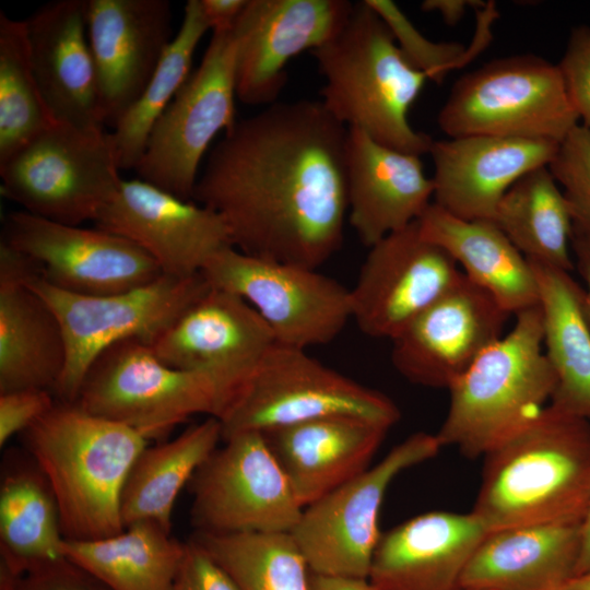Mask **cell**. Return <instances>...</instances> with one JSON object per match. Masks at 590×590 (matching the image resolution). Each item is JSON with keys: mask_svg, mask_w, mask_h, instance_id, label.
<instances>
[{"mask_svg": "<svg viewBox=\"0 0 590 590\" xmlns=\"http://www.w3.org/2000/svg\"><path fill=\"white\" fill-rule=\"evenodd\" d=\"M346 137L320 101L271 104L225 132L192 199L223 219L237 250L318 269L343 241Z\"/></svg>", "mask_w": 590, "mask_h": 590, "instance_id": "6da1fadb", "label": "cell"}, {"mask_svg": "<svg viewBox=\"0 0 590 590\" xmlns=\"http://www.w3.org/2000/svg\"><path fill=\"white\" fill-rule=\"evenodd\" d=\"M590 499V422L547 404L484 456L472 512L488 532L581 522Z\"/></svg>", "mask_w": 590, "mask_h": 590, "instance_id": "7a4b0ae2", "label": "cell"}, {"mask_svg": "<svg viewBox=\"0 0 590 590\" xmlns=\"http://www.w3.org/2000/svg\"><path fill=\"white\" fill-rule=\"evenodd\" d=\"M21 436L23 448L54 491L66 540H98L125 529L122 488L132 463L150 441L75 402L58 400Z\"/></svg>", "mask_w": 590, "mask_h": 590, "instance_id": "3957f363", "label": "cell"}, {"mask_svg": "<svg viewBox=\"0 0 590 590\" xmlns=\"http://www.w3.org/2000/svg\"><path fill=\"white\" fill-rule=\"evenodd\" d=\"M311 54L324 80L320 102L338 121L394 150L418 156L429 152L434 140L409 121L428 79L405 59L365 0L355 3L339 33Z\"/></svg>", "mask_w": 590, "mask_h": 590, "instance_id": "277c9868", "label": "cell"}, {"mask_svg": "<svg viewBox=\"0 0 590 590\" xmlns=\"http://www.w3.org/2000/svg\"><path fill=\"white\" fill-rule=\"evenodd\" d=\"M510 331L488 346L448 389L447 415L436 433L441 446L485 456L545 406L556 388L544 353L540 306L520 311Z\"/></svg>", "mask_w": 590, "mask_h": 590, "instance_id": "5b68a950", "label": "cell"}, {"mask_svg": "<svg viewBox=\"0 0 590 590\" xmlns=\"http://www.w3.org/2000/svg\"><path fill=\"white\" fill-rule=\"evenodd\" d=\"M110 133L57 122L0 163L1 193L33 215L80 226L119 192Z\"/></svg>", "mask_w": 590, "mask_h": 590, "instance_id": "8992f818", "label": "cell"}, {"mask_svg": "<svg viewBox=\"0 0 590 590\" xmlns=\"http://www.w3.org/2000/svg\"><path fill=\"white\" fill-rule=\"evenodd\" d=\"M578 121L558 64L534 55L495 59L467 73L437 117L449 138L486 134L557 143Z\"/></svg>", "mask_w": 590, "mask_h": 590, "instance_id": "52a82bcc", "label": "cell"}, {"mask_svg": "<svg viewBox=\"0 0 590 590\" xmlns=\"http://www.w3.org/2000/svg\"><path fill=\"white\" fill-rule=\"evenodd\" d=\"M28 285L54 309L67 347L62 375L54 389L58 401L74 402L86 371L109 346L129 339L152 345L210 287L201 273L161 275L128 291L81 295L59 290L33 270Z\"/></svg>", "mask_w": 590, "mask_h": 590, "instance_id": "ba28073f", "label": "cell"}, {"mask_svg": "<svg viewBox=\"0 0 590 590\" xmlns=\"http://www.w3.org/2000/svg\"><path fill=\"white\" fill-rule=\"evenodd\" d=\"M74 402L150 442L165 440L192 415L219 418L223 406L210 376L165 364L150 344L137 339L109 346L94 361Z\"/></svg>", "mask_w": 590, "mask_h": 590, "instance_id": "9c48e42d", "label": "cell"}, {"mask_svg": "<svg viewBox=\"0 0 590 590\" xmlns=\"http://www.w3.org/2000/svg\"><path fill=\"white\" fill-rule=\"evenodd\" d=\"M327 416H355L391 428L398 406L384 393L323 365L306 350L275 343L219 418L222 440Z\"/></svg>", "mask_w": 590, "mask_h": 590, "instance_id": "30bf717a", "label": "cell"}, {"mask_svg": "<svg viewBox=\"0 0 590 590\" xmlns=\"http://www.w3.org/2000/svg\"><path fill=\"white\" fill-rule=\"evenodd\" d=\"M235 27L212 33L197 70L155 122L135 167L140 179L192 199L199 166L214 137L235 123Z\"/></svg>", "mask_w": 590, "mask_h": 590, "instance_id": "8fae6325", "label": "cell"}, {"mask_svg": "<svg viewBox=\"0 0 590 590\" xmlns=\"http://www.w3.org/2000/svg\"><path fill=\"white\" fill-rule=\"evenodd\" d=\"M441 447L436 434L415 433L376 465L305 507L290 533L310 571L368 579L388 487L403 471L434 458Z\"/></svg>", "mask_w": 590, "mask_h": 590, "instance_id": "7c38bea8", "label": "cell"}, {"mask_svg": "<svg viewBox=\"0 0 590 590\" xmlns=\"http://www.w3.org/2000/svg\"><path fill=\"white\" fill-rule=\"evenodd\" d=\"M201 274L210 286L247 302L282 345L306 350L327 344L352 319L350 290L317 269L252 257L228 246Z\"/></svg>", "mask_w": 590, "mask_h": 590, "instance_id": "4fadbf2b", "label": "cell"}, {"mask_svg": "<svg viewBox=\"0 0 590 590\" xmlns=\"http://www.w3.org/2000/svg\"><path fill=\"white\" fill-rule=\"evenodd\" d=\"M223 441L187 486L194 532H291L304 508L263 435L241 432Z\"/></svg>", "mask_w": 590, "mask_h": 590, "instance_id": "5bb4252c", "label": "cell"}, {"mask_svg": "<svg viewBox=\"0 0 590 590\" xmlns=\"http://www.w3.org/2000/svg\"><path fill=\"white\" fill-rule=\"evenodd\" d=\"M1 240L31 261L44 281L70 293H119L163 275L144 250L119 235L57 223L26 211L9 214Z\"/></svg>", "mask_w": 590, "mask_h": 590, "instance_id": "9a60e30c", "label": "cell"}, {"mask_svg": "<svg viewBox=\"0 0 590 590\" xmlns=\"http://www.w3.org/2000/svg\"><path fill=\"white\" fill-rule=\"evenodd\" d=\"M462 276L416 221L369 247L350 290L352 319L363 333L392 341Z\"/></svg>", "mask_w": 590, "mask_h": 590, "instance_id": "2e32d148", "label": "cell"}, {"mask_svg": "<svg viewBox=\"0 0 590 590\" xmlns=\"http://www.w3.org/2000/svg\"><path fill=\"white\" fill-rule=\"evenodd\" d=\"M275 343L247 302L210 286L151 346L165 364L216 382L220 418Z\"/></svg>", "mask_w": 590, "mask_h": 590, "instance_id": "e0dca14e", "label": "cell"}, {"mask_svg": "<svg viewBox=\"0 0 590 590\" xmlns=\"http://www.w3.org/2000/svg\"><path fill=\"white\" fill-rule=\"evenodd\" d=\"M354 5L347 0H248L235 25L237 98L247 105L276 103L290 60L331 40Z\"/></svg>", "mask_w": 590, "mask_h": 590, "instance_id": "ac0fdd59", "label": "cell"}, {"mask_svg": "<svg viewBox=\"0 0 590 590\" xmlns=\"http://www.w3.org/2000/svg\"><path fill=\"white\" fill-rule=\"evenodd\" d=\"M511 315L464 274L392 340L391 361L409 381L447 388L504 335Z\"/></svg>", "mask_w": 590, "mask_h": 590, "instance_id": "d6986e66", "label": "cell"}, {"mask_svg": "<svg viewBox=\"0 0 590 590\" xmlns=\"http://www.w3.org/2000/svg\"><path fill=\"white\" fill-rule=\"evenodd\" d=\"M95 225L135 244L164 275L175 278L201 273L215 253L232 246L223 219L213 210L140 178L122 181Z\"/></svg>", "mask_w": 590, "mask_h": 590, "instance_id": "ffe728a7", "label": "cell"}, {"mask_svg": "<svg viewBox=\"0 0 590 590\" xmlns=\"http://www.w3.org/2000/svg\"><path fill=\"white\" fill-rule=\"evenodd\" d=\"M87 38L105 123L140 96L172 37L168 0H87Z\"/></svg>", "mask_w": 590, "mask_h": 590, "instance_id": "44dd1931", "label": "cell"}, {"mask_svg": "<svg viewBox=\"0 0 590 590\" xmlns=\"http://www.w3.org/2000/svg\"><path fill=\"white\" fill-rule=\"evenodd\" d=\"M559 143L474 134L433 141L434 203L467 221H494L508 189L534 168L548 166Z\"/></svg>", "mask_w": 590, "mask_h": 590, "instance_id": "7402d4cb", "label": "cell"}, {"mask_svg": "<svg viewBox=\"0 0 590 590\" xmlns=\"http://www.w3.org/2000/svg\"><path fill=\"white\" fill-rule=\"evenodd\" d=\"M345 170L347 221L367 247L418 221L432 204L434 184L420 156L356 128H347Z\"/></svg>", "mask_w": 590, "mask_h": 590, "instance_id": "603a6c76", "label": "cell"}, {"mask_svg": "<svg viewBox=\"0 0 590 590\" xmlns=\"http://www.w3.org/2000/svg\"><path fill=\"white\" fill-rule=\"evenodd\" d=\"M87 0H58L25 20L31 58L55 120L103 128L97 74L87 38Z\"/></svg>", "mask_w": 590, "mask_h": 590, "instance_id": "cb8c5ba5", "label": "cell"}, {"mask_svg": "<svg viewBox=\"0 0 590 590\" xmlns=\"http://www.w3.org/2000/svg\"><path fill=\"white\" fill-rule=\"evenodd\" d=\"M487 533L472 511L418 515L381 534L368 581L376 590H458Z\"/></svg>", "mask_w": 590, "mask_h": 590, "instance_id": "d4e9b609", "label": "cell"}, {"mask_svg": "<svg viewBox=\"0 0 590 590\" xmlns=\"http://www.w3.org/2000/svg\"><path fill=\"white\" fill-rule=\"evenodd\" d=\"M31 261L0 241V393L19 389L54 392L66 365L59 318L27 283Z\"/></svg>", "mask_w": 590, "mask_h": 590, "instance_id": "484cf974", "label": "cell"}, {"mask_svg": "<svg viewBox=\"0 0 590 590\" xmlns=\"http://www.w3.org/2000/svg\"><path fill=\"white\" fill-rule=\"evenodd\" d=\"M390 428L327 416L261 433L303 508L369 468Z\"/></svg>", "mask_w": 590, "mask_h": 590, "instance_id": "4316f807", "label": "cell"}, {"mask_svg": "<svg viewBox=\"0 0 590 590\" xmlns=\"http://www.w3.org/2000/svg\"><path fill=\"white\" fill-rule=\"evenodd\" d=\"M581 522H548L488 532L458 590H559L575 577Z\"/></svg>", "mask_w": 590, "mask_h": 590, "instance_id": "83f0119b", "label": "cell"}, {"mask_svg": "<svg viewBox=\"0 0 590 590\" xmlns=\"http://www.w3.org/2000/svg\"><path fill=\"white\" fill-rule=\"evenodd\" d=\"M417 223L427 239L442 247L462 273L510 315L539 305L530 261L494 221L462 220L432 202Z\"/></svg>", "mask_w": 590, "mask_h": 590, "instance_id": "f1b7e54d", "label": "cell"}, {"mask_svg": "<svg viewBox=\"0 0 590 590\" xmlns=\"http://www.w3.org/2000/svg\"><path fill=\"white\" fill-rule=\"evenodd\" d=\"M59 507L34 458L9 448L0 475V564L16 575L63 557Z\"/></svg>", "mask_w": 590, "mask_h": 590, "instance_id": "f546056e", "label": "cell"}, {"mask_svg": "<svg viewBox=\"0 0 590 590\" xmlns=\"http://www.w3.org/2000/svg\"><path fill=\"white\" fill-rule=\"evenodd\" d=\"M539 287L544 353L555 373L550 405L590 422V310L570 272L530 261Z\"/></svg>", "mask_w": 590, "mask_h": 590, "instance_id": "4dcf8cb0", "label": "cell"}, {"mask_svg": "<svg viewBox=\"0 0 590 590\" xmlns=\"http://www.w3.org/2000/svg\"><path fill=\"white\" fill-rule=\"evenodd\" d=\"M221 440V423L209 416L170 440L149 444L132 463L122 488L123 527L153 521L172 532L173 509L179 493Z\"/></svg>", "mask_w": 590, "mask_h": 590, "instance_id": "1f68e13d", "label": "cell"}, {"mask_svg": "<svg viewBox=\"0 0 590 590\" xmlns=\"http://www.w3.org/2000/svg\"><path fill=\"white\" fill-rule=\"evenodd\" d=\"M185 548L153 521L131 523L114 535L91 540L63 539L64 557L110 590H172Z\"/></svg>", "mask_w": 590, "mask_h": 590, "instance_id": "d6a6232c", "label": "cell"}, {"mask_svg": "<svg viewBox=\"0 0 590 590\" xmlns=\"http://www.w3.org/2000/svg\"><path fill=\"white\" fill-rule=\"evenodd\" d=\"M494 222L529 261L574 269L570 208L547 166L532 169L508 189Z\"/></svg>", "mask_w": 590, "mask_h": 590, "instance_id": "836d02e7", "label": "cell"}, {"mask_svg": "<svg viewBox=\"0 0 590 590\" xmlns=\"http://www.w3.org/2000/svg\"><path fill=\"white\" fill-rule=\"evenodd\" d=\"M208 31L200 0H188L179 31L153 75L110 132L120 169L138 166L155 122L190 76L196 48Z\"/></svg>", "mask_w": 590, "mask_h": 590, "instance_id": "e575fe53", "label": "cell"}, {"mask_svg": "<svg viewBox=\"0 0 590 590\" xmlns=\"http://www.w3.org/2000/svg\"><path fill=\"white\" fill-rule=\"evenodd\" d=\"M201 544L241 590H310L309 565L290 532L211 534Z\"/></svg>", "mask_w": 590, "mask_h": 590, "instance_id": "d590c367", "label": "cell"}, {"mask_svg": "<svg viewBox=\"0 0 590 590\" xmlns=\"http://www.w3.org/2000/svg\"><path fill=\"white\" fill-rule=\"evenodd\" d=\"M55 123L35 75L25 21L0 12V163Z\"/></svg>", "mask_w": 590, "mask_h": 590, "instance_id": "8d00e7d4", "label": "cell"}, {"mask_svg": "<svg viewBox=\"0 0 590 590\" xmlns=\"http://www.w3.org/2000/svg\"><path fill=\"white\" fill-rule=\"evenodd\" d=\"M365 2L384 21L405 59L428 80L440 83L448 70L461 64L467 56L468 50L459 43H436L425 37L393 1Z\"/></svg>", "mask_w": 590, "mask_h": 590, "instance_id": "74e56055", "label": "cell"}, {"mask_svg": "<svg viewBox=\"0 0 590 590\" xmlns=\"http://www.w3.org/2000/svg\"><path fill=\"white\" fill-rule=\"evenodd\" d=\"M547 167L569 204L574 234L590 237V131L578 123Z\"/></svg>", "mask_w": 590, "mask_h": 590, "instance_id": "f35d334b", "label": "cell"}, {"mask_svg": "<svg viewBox=\"0 0 590 590\" xmlns=\"http://www.w3.org/2000/svg\"><path fill=\"white\" fill-rule=\"evenodd\" d=\"M558 67L582 126L590 131V27L580 25L569 35Z\"/></svg>", "mask_w": 590, "mask_h": 590, "instance_id": "ab89813d", "label": "cell"}, {"mask_svg": "<svg viewBox=\"0 0 590 590\" xmlns=\"http://www.w3.org/2000/svg\"><path fill=\"white\" fill-rule=\"evenodd\" d=\"M52 391L19 389L0 393V447L16 434H22L56 404Z\"/></svg>", "mask_w": 590, "mask_h": 590, "instance_id": "60d3db41", "label": "cell"}, {"mask_svg": "<svg viewBox=\"0 0 590 590\" xmlns=\"http://www.w3.org/2000/svg\"><path fill=\"white\" fill-rule=\"evenodd\" d=\"M172 590H241L233 576L196 540L185 542Z\"/></svg>", "mask_w": 590, "mask_h": 590, "instance_id": "b9f144b4", "label": "cell"}, {"mask_svg": "<svg viewBox=\"0 0 590 590\" xmlns=\"http://www.w3.org/2000/svg\"><path fill=\"white\" fill-rule=\"evenodd\" d=\"M12 590H110L91 573L62 557L23 574Z\"/></svg>", "mask_w": 590, "mask_h": 590, "instance_id": "7bdbcfd3", "label": "cell"}, {"mask_svg": "<svg viewBox=\"0 0 590 590\" xmlns=\"http://www.w3.org/2000/svg\"><path fill=\"white\" fill-rule=\"evenodd\" d=\"M248 0H200L201 10L212 33L235 27Z\"/></svg>", "mask_w": 590, "mask_h": 590, "instance_id": "ee69618b", "label": "cell"}, {"mask_svg": "<svg viewBox=\"0 0 590 590\" xmlns=\"http://www.w3.org/2000/svg\"><path fill=\"white\" fill-rule=\"evenodd\" d=\"M486 4L481 0H425L421 9L424 12H437L446 24L453 26L460 22L468 9L479 11Z\"/></svg>", "mask_w": 590, "mask_h": 590, "instance_id": "f6af8a7d", "label": "cell"}, {"mask_svg": "<svg viewBox=\"0 0 590 590\" xmlns=\"http://www.w3.org/2000/svg\"><path fill=\"white\" fill-rule=\"evenodd\" d=\"M310 590H376L368 579L310 574Z\"/></svg>", "mask_w": 590, "mask_h": 590, "instance_id": "bcb514c9", "label": "cell"}, {"mask_svg": "<svg viewBox=\"0 0 590 590\" xmlns=\"http://www.w3.org/2000/svg\"><path fill=\"white\" fill-rule=\"evenodd\" d=\"M571 250L575 257L574 264L586 283V294L590 310V237L573 234Z\"/></svg>", "mask_w": 590, "mask_h": 590, "instance_id": "7dc6e473", "label": "cell"}, {"mask_svg": "<svg viewBox=\"0 0 590 590\" xmlns=\"http://www.w3.org/2000/svg\"><path fill=\"white\" fill-rule=\"evenodd\" d=\"M590 573V499L581 521V541L576 576Z\"/></svg>", "mask_w": 590, "mask_h": 590, "instance_id": "c3c4849f", "label": "cell"}, {"mask_svg": "<svg viewBox=\"0 0 590 590\" xmlns=\"http://www.w3.org/2000/svg\"><path fill=\"white\" fill-rule=\"evenodd\" d=\"M559 590H590V573L571 578Z\"/></svg>", "mask_w": 590, "mask_h": 590, "instance_id": "681fc988", "label": "cell"}]
</instances>
